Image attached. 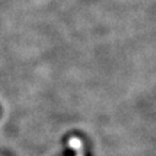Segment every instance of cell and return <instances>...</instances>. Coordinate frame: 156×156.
<instances>
[{
  "mask_svg": "<svg viewBox=\"0 0 156 156\" xmlns=\"http://www.w3.org/2000/svg\"><path fill=\"white\" fill-rule=\"evenodd\" d=\"M69 145H70L71 149L76 150L77 152H79V150H81V147H83V143H81V140H80V139H77V138H71V139L69 140Z\"/></svg>",
  "mask_w": 156,
  "mask_h": 156,
  "instance_id": "1",
  "label": "cell"
}]
</instances>
